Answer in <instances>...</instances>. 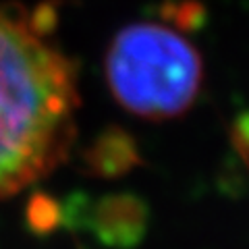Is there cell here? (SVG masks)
Returning a JSON list of instances; mask_svg holds the SVG:
<instances>
[{
	"instance_id": "1",
	"label": "cell",
	"mask_w": 249,
	"mask_h": 249,
	"mask_svg": "<svg viewBox=\"0 0 249 249\" xmlns=\"http://www.w3.org/2000/svg\"><path fill=\"white\" fill-rule=\"evenodd\" d=\"M75 77L27 23L0 11V199L58 166L75 137Z\"/></svg>"
},
{
	"instance_id": "2",
	"label": "cell",
	"mask_w": 249,
	"mask_h": 249,
	"mask_svg": "<svg viewBox=\"0 0 249 249\" xmlns=\"http://www.w3.org/2000/svg\"><path fill=\"white\" fill-rule=\"evenodd\" d=\"M201 73L196 46L158 23L124 27L106 54V79L116 102L150 121L187 112L201 88Z\"/></svg>"
},
{
	"instance_id": "3",
	"label": "cell",
	"mask_w": 249,
	"mask_h": 249,
	"mask_svg": "<svg viewBox=\"0 0 249 249\" xmlns=\"http://www.w3.org/2000/svg\"><path fill=\"white\" fill-rule=\"evenodd\" d=\"M62 222L73 229H89L104 245L133 247L147 229V206L131 193H110L89 201L77 193L60 206Z\"/></svg>"
},
{
	"instance_id": "4",
	"label": "cell",
	"mask_w": 249,
	"mask_h": 249,
	"mask_svg": "<svg viewBox=\"0 0 249 249\" xmlns=\"http://www.w3.org/2000/svg\"><path fill=\"white\" fill-rule=\"evenodd\" d=\"M83 160L91 175L114 178L139 164V150L131 133L121 127H108L85 150Z\"/></svg>"
},
{
	"instance_id": "5",
	"label": "cell",
	"mask_w": 249,
	"mask_h": 249,
	"mask_svg": "<svg viewBox=\"0 0 249 249\" xmlns=\"http://www.w3.org/2000/svg\"><path fill=\"white\" fill-rule=\"evenodd\" d=\"M162 15L173 21L183 31H197L204 27L208 19L206 9L196 0H185V2H166L162 6Z\"/></svg>"
},
{
	"instance_id": "6",
	"label": "cell",
	"mask_w": 249,
	"mask_h": 249,
	"mask_svg": "<svg viewBox=\"0 0 249 249\" xmlns=\"http://www.w3.org/2000/svg\"><path fill=\"white\" fill-rule=\"evenodd\" d=\"M27 220L29 227L34 231H42L48 232L52 231L56 224L62 220L60 216V206L48 196H36L31 197L29 206H27Z\"/></svg>"
},
{
	"instance_id": "7",
	"label": "cell",
	"mask_w": 249,
	"mask_h": 249,
	"mask_svg": "<svg viewBox=\"0 0 249 249\" xmlns=\"http://www.w3.org/2000/svg\"><path fill=\"white\" fill-rule=\"evenodd\" d=\"M58 23V11H56V4L54 2H42L37 4L34 13H31V19H29V29L34 31L37 37H44L54 31Z\"/></svg>"
},
{
	"instance_id": "8",
	"label": "cell",
	"mask_w": 249,
	"mask_h": 249,
	"mask_svg": "<svg viewBox=\"0 0 249 249\" xmlns=\"http://www.w3.org/2000/svg\"><path fill=\"white\" fill-rule=\"evenodd\" d=\"M232 137L237 145L249 156V112H243L232 124Z\"/></svg>"
}]
</instances>
